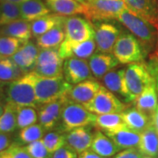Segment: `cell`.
<instances>
[{
	"instance_id": "15",
	"label": "cell",
	"mask_w": 158,
	"mask_h": 158,
	"mask_svg": "<svg viewBox=\"0 0 158 158\" xmlns=\"http://www.w3.org/2000/svg\"><path fill=\"white\" fill-rule=\"evenodd\" d=\"M102 82L106 89L124 98L126 101L133 102L127 85L124 69L109 71L102 77Z\"/></svg>"
},
{
	"instance_id": "19",
	"label": "cell",
	"mask_w": 158,
	"mask_h": 158,
	"mask_svg": "<svg viewBox=\"0 0 158 158\" xmlns=\"http://www.w3.org/2000/svg\"><path fill=\"white\" fill-rule=\"evenodd\" d=\"M135 106L138 110L152 117L158 105V93L156 80H154L143 90L135 99Z\"/></svg>"
},
{
	"instance_id": "16",
	"label": "cell",
	"mask_w": 158,
	"mask_h": 158,
	"mask_svg": "<svg viewBox=\"0 0 158 158\" xmlns=\"http://www.w3.org/2000/svg\"><path fill=\"white\" fill-rule=\"evenodd\" d=\"M59 54L62 59L67 58H79L86 60L90 58L97 49V45L95 39L88 40L80 43L73 45H60Z\"/></svg>"
},
{
	"instance_id": "28",
	"label": "cell",
	"mask_w": 158,
	"mask_h": 158,
	"mask_svg": "<svg viewBox=\"0 0 158 158\" xmlns=\"http://www.w3.org/2000/svg\"><path fill=\"white\" fill-rule=\"evenodd\" d=\"M17 128V106L7 101L0 116V132L10 134Z\"/></svg>"
},
{
	"instance_id": "39",
	"label": "cell",
	"mask_w": 158,
	"mask_h": 158,
	"mask_svg": "<svg viewBox=\"0 0 158 158\" xmlns=\"http://www.w3.org/2000/svg\"><path fill=\"white\" fill-rule=\"evenodd\" d=\"M20 52L22 53L24 57L31 64H33L35 67V64L37 62V58L39 56V48L38 47L34 44L32 41H27L23 44L20 48H19Z\"/></svg>"
},
{
	"instance_id": "14",
	"label": "cell",
	"mask_w": 158,
	"mask_h": 158,
	"mask_svg": "<svg viewBox=\"0 0 158 158\" xmlns=\"http://www.w3.org/2000/svg\"><path fill=\"white\" fill-rule=\"evenodd\" d=\"M94 134H92L89 127H82L67 132L66 146L77 154L90 148Z\"/></svg>"
},
{
	"instance_id": "21",
	"label": "cell",
	"mask_w": 158,
	"mask_h": 158,
	"mask_svg": "<svg viewBox=\"0 0 158 158\" xmlns=\"http://www.w3.org/2000/svg\"><path fill=\"white\" fill-rule=\"evenodd\" d=\"M138 149L144 156L152 157H156L158 156V131L152 121L147 128L141 133Z\"/></svg>"
},
{
	"instance_id": "29",
	"label": "cell",
	"mask_w": 158,
	"mask_h": 158,
	"mask_svg": "<svg viewBox=\"0 0 158 158\" xmlns=\"http://www.w3.org/2000/svg\"><path fill=\"white\" fill-rule=\"evenodd\" d=\"M125 126L126 124L123 121L121 113H106L97 115L95 127L105 133L112 132Z\"/></svg>"
},
{
	"instance_id": "34",
	"label": "cell",
	"mask_w": 158,
	"mask_h": 158,
	"mask_svg": "<svg viewBox=\"0 0 158 158\" xmlns=\"http://www.w3.org/2000/svg\"><path fill=\"white\" fill-rule=\"evenodd\" d=\"M63 62L64 59H62L56 62L45 63L42 65H35L33 71L40 77H52L61 76L63 75Z\"/></svg>"
},
{
	"instance_id": "1",
	"label": "cell",
	"mask_w": 158,
	"mask_h": 158,
	"mask_svg": "<svg viewBox=\"0 0 158 158\" xmlns=\"http://www.w3.org/2000/svg\"><path fill=\"white\" fill-rule=\"evenodd\" d=\"M36 78L37 74L32 70L11 82L6 90L7 101L13 103L17 106L36 107L38 106L35 95Z\"/></svg>"
},
{
	"instance_id": "51",
	"label": "cell",
	"mask_w": 158,
	"mask_h": 158,
	"mask_svg": "<svg viewBox=\"0 0 158 158\" xmlns=\"http://www.w3.org/2000/svg\"><path fill=\"white\" fill-rule=\"evenodd\" d=\"M0 30H1V27H0Z\"/></svg>"
},
{
	"instance_id": "27",
	"label": "cell",
	"mask_w": 158,
	"mask_h": 158,
	"mask_svg": "<svg viewBox=\"0 0 158 158\" xmlns=\"http://www.w3.org/2000/svg\"><path fill=\"white\" fill-rule=\"evenodd\" d=\"M65 19H66L65 16L58 15L56 13L53 14L49 13L48 15L40 18L38 19L31 22L33 36L35 38H38L39 36L47 33L48 31L54 28L55 27L63 24L65 22Z\"/></svg>"
},
{
	"instance_id": "3",
	"label": "cell",
	"mask_w": 158,
	"mask_h": 158,
	"mask_svg": "<svg viewBox=\"0 0 158 158\" xmlns=\"http://www.w3.org/2000/svg\"><path fill=\"white\" fill-rule=\"evenodd\" d=\"M116 19L125 26L141 42L143 48H152L158 40V29L143 19L132 13L127 8L118 14Z\"/></svg>"
},
{
	"instance_id": "6",
	"label": "cell",
	"mask_w": 158,
	"mask_h": 158,
	"mask_svg": "<svg viewBox=\"0 0 158 158\" xmlns=\"http://www.w3.org/2000/svg\"><path fill=\"white\" fill-rule=\"evenodd\" d=\"M65 38L62 45H73L95 39V28L90 20L77 16L66 17L64 22Z\"/></svg>"
},
{
	"instance_id": "4",
	"label": "cell",
	"mask_w": 158,
	"mask_h": 158,
	"mask_svg": "<svg viewBox=\"0 0 158 158\" xmlns=\"http://www.w3.org/2000/svg\"><path fill=\"white\" fill-rule=\"evenodd\" d=\"M113 55L119 63L130 64L142 62L146 56V50L134 34L123 33L119 34L113 47Z\"/></svg>"
},
{
	"instance_id": "36",
	"label": "cell",
	"mask_w": 158,
	"mask_h": 158,
	"mask_svg": "<svg viewBox=\"0 0 158 158\" xmlns=\"http://www.w3.org/2000/svg\"><path fill=\"white\" fill-rule=\"evenodd\" d=\"M42 141L48 152L52 154L66 145V137L60 132H48L42 137Z\"/></svg>"
},
{
	"instance_id": "41",
	"label": "cell",
	"mask_w": 158,
	"mask_h": 158,
	"mask_svg": "<svg viewBox=\"0 0 158 158\" xmlns=\"http://www.w3.org/2000/svg\"><path fill=\"white\" fill-rule=\"evenodd\" d=\"M148 69H149L150 72L153 75V77H155L158 93V56L152 58L150 62L148 64ZM151 120H152V123L154 124V126L156 127V130L158 131V105L156 112L154 113L152 117H151Z\"/></svg>"
},
{
	"instance_id": "2",
	"label": "cell",
	"mask_w": 158,
	"mask_h": 158,
	"mask_svg": "<svg viewBox=\"0 0 158 158\" xmlns=\"http://www.w3.org/2000/svg\"><path fill=\"white\" fill-rule=\"evenodd\" d=\"M71 88V84L64 78L63 75L52 77H40L37 75L35 82V95L37 103L38 105H45L66 98Z\"/></svg>"
},
{
	"instance_id": "43",
	"label": "cell",
	"mask_w": 158,
	"mask_h": 158,
	"mask_svg": "<svg viewBox=\"0 0 158 158\" xmlns=\"http://www.w3.org/2000/svg\"><path fill=\"white\" fill-rule=\"evenodd\" d=\"M144 155L138 149V148H126L123 151L117 153L113 158H143Z\"/></svg>"
},
{
	"instance_id": "37",
	"label": "cell",
	"mask_w": 158,
	"mask_h": 158,
	"mask_svg": "<svg viewBox=\"0 0 158 158\" xmlns=\"http://www.w3.org/2000/svg\"><path fill=\"white\" fill-rule=\"evenodd\" d=\"M26 150L32 156V158H49L51 154L48 152L44 145L42 139L33 141L27 145L24 146Z\"/></svg>"
},
{
	"instance_id": "30",
	"label": "cell",
	"mask_w": 158,
	"mask_h": 158,
	"mask_svg": "<svg viewBox=\"0 0 158 158\" xmlns=\"http://www.w3.org/2000/svg\"><path fill=\"white\" fill-rule=\"evenodd\" d=\"M24 73L11 58L0 60V82H12L24 76Z\"/></svg>"
},
{
	"instance_id": "24",
	"label": "cell",
	"mask_w": 158,
	"mask_h": 158,
	"mask_svg": "<svg viewBox=\"0 0 158 158\" xmlns=\"http://www.w3.org/2000/svg\"><path fill=\"white\" fill-rule=\"evenodd\" d=\"M0 35L11 36L21 40L24 42H27L31 39L33 35L31 22L23 19H19L13 22L9 23L6 26L1 27Z\"/></svg>"
},
{
	"instance_id": "38",
	"label": "cell",
	"mask_w": 158,
	"mask_h": 158,
	"mask_svg": "<svg viewBox=\"0 0 158 158\" xmlns=\"http://www.w3.org/2000/svg\"><path fill=\"white\" fill-rule=\"evenodd\" d=\"M0 158H32L25 147L16 142L0 152Z\"/></svg>"
},
{
	"instance_id": "18",
	"label": "cell",
	"mask_w": 158,
	"mask_h": 158,
	"mask_svg": "<svg viewBox=\"0 0 158 158\" xmlns=\"http://www.w3.org/2000/svg\"><path fill=\"white\" fill-rule=\"evenodd\" d=\"M106 135L116 144L119 149L138 148L141 140V133L130 129L127 126L112 132L106 133Z\"/></svg>"
},
{
	"instance_id": "47",
	"label": "cell",
	"mask_w": 158,
	"mask_h": 158,
	"mask_svg": "<svg viewBox=\"0 0 158 158\" xmlns=\"http://www.w3.org/2000/svg\"><path fill=\"white\" fill-rule=\"evenodd\" d=\"M77 1H78V2L82 3V4H84V5L87 4V3L89 2V0H77Z\"/></svg>"
},
{
	"instance_id": "5",
	"label": "cell",
	"mask_w": 158,
	"mask_h": 158,
	"mask_svg": "<svg viewBox=\"0 0 158 158\" xmlns=\"http://www.w3.org/2000/svg\"><path fill=\"white\" fill-rule=\"evenodd\" d=\"M97 115L78 103L67 102L62 108V131L69 132L70 130L82 127L95 126Z\"/></svg>"
},
{
	"instance_id": "20",
	"label": "cell",
	"mask_w": 158,
	"mask_h": 158,
	"mask_svg": "<svg viewBox=\"0 0 158 158\" xmlns=\"http://www.w3.org/2000/svg\"><path fill=\"white\" fill-rule=\"evenodd\" d=\"M46 5L52 12L62 16L85 15V5L77 0H46Z\"/></svg>"
},
{
	"instance_id": "12",
	"label": "cell",
	"mask_w": 158,
	"mask_h": 158,
	"mask_svg": "<svg viewBox=\"0 0 158 158\" xmlns=\"http://www.w3.org/2000/svg\"><path fill=\"white\" fill-rule=\"evenodd\" d=\"M132 13L158 29V0H123Z\"/></svg>"
},
{
	"instance_id": "35",
	"label": "cell",
	"mask_w": 158,
	"mask_h": 158,
	"mask_svg": "<svg viewBox=\"0 0 158 158\" xmlns=\"http://www.w3.org/2000/svg\"><path fill=\"white\" fill-rule=\"evenodd\" d=\"M24 43V41L17 38L0 35V55L5 57H11Z\"/></svg>"
},
{
	"instance_id": "22",
	"label": "cell",
	"mask_w": 158,
	"mask_h": 158,
	"mask_svg": "<svg viewBox=\"0 0 158 158\" xmlns=\"http://www.w3.org/2000/svg\"><path fill=\"white\" fill-rule=\"evenodd\" d=\"M90 149L104 158L113 157L120 150L116 144L100 130L94 133Z\"/></svg>"
},
{
	"instance_id": "25",
	"label": "cell",
	"mask_w": 158,
	"mask_h": 158,
	"mask_svg": "<svg viewBox=\"0 0 158 158\" xmlns=\"http://www.w3.org/2000/svg\"><path fill=\"white\" fill-rule=\"evenodd\" d=\"M21 19L33 22L51 12L49 8L41 0H27L19 5Z\"/></svg>"
},
{
	"instance_id": "13",
	"label": "cell",
	"mask_w": 158,
	"mask_h": 158,
	"mask_svg": "<svg viewBox=\"0 0 158 158\" xmlns=\"http://www.w3.org/2000/svg\"><path fill=\"white\" fill-rule=\"evenodd\" d=\"M101 87L100 84L93 79H87L72 86L68 93L69 101L84 105L90 101Z\"/></svg>"
},
{
	"instance_id": "40",
	"label": "cell",
	"mask_w": 158,
	"mask_h": 158,
	"mask_svg": "<svg viewBox=\"0 0 158 158\" xmlns=\"http://www.w3.org/2000/svg\"><path fill=\"white\" fill-rule=\"evenodd\" d=\"M39 121L40 124L42 126V127L48 131V130H51L53 127H55V126L56 125L58 119L56 118L52 114L47 112L43 108H40L39 113Z\"/></svg>"
},
{
	"instance_id": "32",
	"label": "cell",
	"mask_w": 158,
	"mask_h": 158,
	"mask_svg": "<svg viewBox=\"0 0 158 158\" xmlns=\"http://www.w3.org/2000/svg\"><path fill=\"white\" fill-rule=\"evenodd\" d=\"M21 19L19 5L10 1L0 0V27Z\"/></svg>"
},
{
	"instance_id": "10",
	"label": "cell",
	"mask_w": 158,
	"mask_h": 158,
	"mask_svg": "<svg viewBox=\"0 0 158 158\" xmlns=\"http://www.w3.org/2000/svg\"><path fill=\"white\" fill-rule=\"evenodd\" d=\"M94 28L96 50L100 53H113V47L120 34L119 29L115 25L108 22L98 23L94 25Z\"/></svg>"
},
{
	"instance_id": "7",
	"label": "cell",
	"mask_w": 158,
	"mask_h": 158,
	"mask_svg": "<svg viewBox=\"0 0 158 158\" xmlns=\"http://www.w3.org/2000/svg\"><path fill=\"white\" fill-rule=\"evenodd\" d=\"M125 77L132 101H135L137 97L154 80L148 66L141 62L128 64L125 69Z\"/></svg>"
},
{
	"instance_id": "23",
	"label": "cell",
	"mask_w": 158,
	"mask_h": 158,
	"mask_svg": "<svg viewBox=\"0 0 158 158\" xmlns=\"http://www.w3.org/2000/svg\"><path fill=\"white\" fill-rule=\"evenodd\" d=\"M123 121L130 129L141 133L151 123V117L148 114L138 110L137 108H131L125 110L121 113Z\"/></svg>"
},
{
	"instance_id": "9",
	"label": "cell",
	"mask_w": 158,
	"mask_h": 158,
	"mask_svg": "<svg viewBox=\"0 0 158 158\" xmlns=\"http://www.w3.org/2000/svg\"><path fill=\"white\" fill-rule=\"evenodd\" d=\"M83 106L96 115L106 113H121L126 110L125 104L105 86H101L95 97Z\"/></svg>"
},
{
	"instance_id": "8",
	"label": "cell",
	"mask_w": 158,
	"mask_h": 158,
	"mask_svg": "<svg viewBox=\"0 0 158 158\" xmlns=\"http://www.w3.org/2000/svg\"><path fill=\"white\" fill-rule=\"evenodd\" d=\"M85 7V17L97 21L116 19L118 14L127 8L123 0H89Z\"/></svg>"
},
{
	"instance_id": "31",
	"label": "cell",
	"mask_w": 158,
	"mask_h": 158,
	"mask_svg": "<svg viewBox=\"0 0 158 158\" xmlns=\"http://www.w3.org/2000/svg\"><path fill=\"white\" fill-rule=\"evenodd\" d=\"M46 130L40 124H33L19 129L18 134L16 143L19 145H27L33 141L42 139Z\"/></svg>"
},
{
	"instance_id": "48",
	"label": "cell",
	"mask_w": 158,
	"mask_h": 158,
	"mask_svg": "<svg viewBox=\"0 0 158 158\" xmlns=\"http://www.w3.org/2000/svg\"><path fill=\"white\" fill-rule=\"evenodd\" d=\"M3 112H4V107L0 105V116L2 115V113H3Z\"/></svg>"
},
{
	"instance_id": "26",
	"label": "cell",
	"mask_w": 158,
	"mask_h": 158,
	"mask_svg": "<svg viewBox=\"0 0 158 158\" xmlns=\"http://www.w3.org/2000/svg\"><path fill=\"white\" fill-rule=\"evenodd\" d=\"M65 38L64 23L58 25L47 33L36 38L40 48H58Z\"/></svg>"
},
{
	"instance_id": "49",
	"label": "cell",
	"mask_w": 158,
	"mask_h": 158,
	"mask_svg": "<svg viewBox=\"0 0 158 158\" xmlns=\"http://www.w3.org/2000/svg\"><path fill=\"white\" fill-rule=\"evenodd\" d=\"M143 158H155V157H152V156H144V157Z\"/></svg>"
},
{
	"instance_id": "42",
	"label": "cell",
	"mask_w": 158,
	"mask_h": 158,
	"mask_svg": "<svg viewBox=\"0 0 158 158\" xmlns=\"http://www.w3.org/2000/svg\"><path fill=\"white\" fill-rule=\"evenodd\" d=\"M49 158H78L77 153L75 152L68 146H63L56 151L52 153Z\"/></svg>"
},
{
	"instance_id": "46",
	"label": "cell",
	"mask_w": 158,
	"mask_h": 158,
	"mask_svg": "<svg viewBox=\"0 0 158 158\" xmlns=\"http://www.w3.org/2000/svg\"><path fill=\"white\" fill-rule=\"evenodd\" d=\"M4 1H10V2H12V3H16V4L20 5V4H22V3L27 1V0H4Z\"/></svg>"
},
{
	"instance_id": "50",
	"label": "cell",
	"mask_w": 158,
	"mask_h": 158,
	"mask_svg": "<svg viewBox=\"0 0 158 158\" xmlns=\"http://www.w3.org/2000/svg\"><path fill=\"white\" fill-rule=\"evenodd\" d=\"M4 58H6V57L3 56L2 55H0V60H2V59H4Z\"/></svg>"
},
{
	"instance_id": "17",
	"label": "cell",
	"mask_w": 158,
	"mask_h": 158,
	"mask_svg": "<svg viewBox=\"0 0 158 158\" xmlns=\"http://www.w3.org/2000/svg\"><path fill=\"white\" fill-rule=\"evenodd\" d=\"M119 62L113 54L98 53L89 58V65L92 75L96 78H102L109 71L116 68Z\"/></svg>"
},
{
	"instance_id": "11",
	"label": "cell",
	"mask_w": 158,
	"mask_h": 158,
	"mask_svg": "<svg viewBox=\"0 0 158 158\" xmlns=\"http://www.w3.org/2000/svg\"><path fill=\"white\" fill-rule=\"evenodd\" d=\"M89 62L79 58H67L63 62L64 78L71 85H77L87 79L92 78Z\"/></svg>"
},
{
	"instance_id": "45",
	"label": "cell",
	"mask_w": 158,
	"mask_h": 158,
	"mask_svg": "<svg viewBox=\"0 0 158 158\" xmlns=\"http://www.w3.org/2000/svg\"><path fill=\"white\" fill-rule=\"evenodd\" d=\"M78 158H104L102 157L101 156L98 155L97 153H95L93 150H91L90 148L85 150L84 152L80 153L79 154Z\"/></svg>"
},
{
	"instance_id": "44",
	"label": "cell",
	"mask_w": 158,
	"mask_h": 158,
	"mask_svg": "<svg viewBox=\"0 0 158 158\" xmlns=\"http://www.w3.org/2000/svg\"><path fill=\"white\" fill-rule=\"evenodd\" d=\"M11 144V141L10 136L6 133L0 132V152L6 149L8 147H10Z\"/></svg>"
},
{
	"instance_id": "33",
	"label": "cell",
	"mask_w": 158,
	"mask_h": 158,
	"mask_svg": "<svg viewBox=\"0 0 158 158\" xmlns=\"http://www.w3.org/2000/svg\"><path fill=\"white\" fill-rule=\"evenodd\" d=\"M39 119L38 113L32 106H17V128L21 129L35 124Z\"/></svg>"
}]
</instances>
